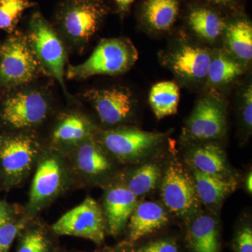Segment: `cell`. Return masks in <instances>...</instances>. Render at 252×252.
<instances>
[{
    "label": "cell",
    "mask_w": 252,
    "mask_h": 252,
    "mask_svg": "<svg viewBox=\"0 0 252 252\" xmlns=\"http://www.w3.org/2000/svg\"><path fill=\"white\" fill-rule=\"evenodd\" d=\"M138 59V53L127 39H103L85 62L69 66V79H86L98 74L116 75L130 69Z\"/></svg>",
    "instance_id": "6da1fadb"
},
{
    "label": "cell",
    "mask_w": 252,
    "mask_h": 252,
    "mask_svg": "<svg viewBox=\"0 0 252 252\" xmlns=\"http://www.w3.org/2000/svg\"><path fill=\"white\" fill-rule=\"evenodd\" d=\"M27 38L39 65L56 78L65 91L64 44L54 28L39 13H35L31 18Z\"/></svg>",
    "instance_id": "7a4b0ae2"
},
{
    "label": "cell",
    "mask_w": 252,
    "mask_h": 252,
    "mask_svg": "<svg viewBox=\"0 0 252 252\" xmlns=\"http://www.w3.org/2000/svg\"><path fill=\"white\" fill-rule=\"evenodd\" d=\"M107 10L97 0H68L57 18L64 36L74 45L86 44L98 29Z\"/></svg>",
    "instance_id": "3957f363"
},
{
    "label": "cell",
    "mask_w": 252,
    "mask_h": 252,
    "mask_svg": "<svg viewBox=\"0 0 252 252\" xmlns=\"http://www.w3.org/2000/svg\"><path fill=\"white\" fill-rule=\"evenodd\" d=\"M39 66L27 36L16 33L0 49V86L14 87L30 82Z\"/></svg>",
    "instance_id": "277c9868"
},
{
    "label": "cell",
    "mask_w": 252,
    "mask_h": 252,
    "mask_svg": "<svg viewBox=\"0 0 252 252\" xmlns=\"http://www.w3.org/2000/svg\"><path fill=\"white\" fill-rule=\"evenodd\" d=\"M52 229L58 235L79 237L99 244L104 238L103 213L94 199L88 198L63 215Z\"/></svg>",
    "instance_id": "5b68a950"
},
{
    "label": "cell",
    "mask_w": 252,
    "mask_h": 252,
    "mask_svg": "<svg viewBox=\"0 0 252 252\" xmlns=\"http://www.w3.org/2000/svg\"><path fill=\"white\" fill-rule=\"evenodd\" d=\"M48 111L49 102L44 94L36 90L19 91L5 99L1 119L14 128H26L41 124Z\"/></svg>",
    "instance_id": "8992f818"
},
{
    "label": "cell",
    "mask_w": 252,
    "mask_h": 252,
    "mask_svg": "<svg viewBox=\"0 0 252 252\" xmlns=\"http://www.w3.org/2000/svg\"><path fill=\"white\" fill-rule=\"evenodd\" d=\"M36 154V143L28 136L0 137V164L11 182H18L29 171Z\"/></svg>",
    "instance_id": "52a82bcc"
},
{
    "label": "cell",
    "mask_w": 252,
    "mask_h": 252,
    "mask_svg": "<svg viewBox=\"0 0 252 252\" xmlns=\"http://www.w3.org/2000/svg\"><path fill=\"white\" fill-rule=\"evenodd\" d=\"M162 135L157 132L125 127L107 131L103 142L111 153L120 159H133L147 154L160 143Z\"/></svg>",
    "instance_id": "ba28073f"
},
{
    "label": "cell",
    "mask_w": 252,
    "mask_h": 252,
    "mask_svg": "<svg viewBox=\"0 0 252 252\" xmlns=\"http://www.w3.org/2000/svg\"><path fill=\"white\" fill-rule=\"evenodd\" d=\"M162 180L161 195L165 205L176 215H187L198 196L193 181L177 164L168 167Z\"/></svg>",
    "instance_id": "9c48e42d"
},
{
    "label": "cell",
    "mask_w": 252,
    "mask_h": 252,
    "mask_svg": "<svg viewBox=\"0 0 252 252\" xmlns=\"http://www.w3.org/2000/svg\"><path fill=\"white\" fill-rule=\"evenodd\" d=\"M225 114L221 103L216 99L205 97L195 106L187 123L192 138L199 140L220 138L225 131Z\"/></svg>",
    "instance_id": "30bf717a"
},
{
    "label": "cell",
    "mask_w": 252,
    "mask_h": 252,
    "mask_svg": "<svg viewBox=\"0 0 252 252\" xmlns=\"http://www.w3.org/2000/svg\"><path fill=\"white\" fill-rule=\"evenodd\" d=\"M85 97L91 101L102 122L114 125L128 118L134 106L130 91L122 87L90 90Z\"/></svg>",
    "instance_id": "8fae6325"
},
{
    "label": "cell",
    "mask_w": 252,
    "mask_h": 252,
    "mask_svg": "<svg viewBox=\"0 0 252 252\" xmlns=\"http://www.w3.org/2000/svg\"><path fill=\"white\" fill-rule=\"evenodd\" d=\"M137 205V196L128 189L117 187L109 190L104 199V209L111 235L116 236L124 229Z\"/></svg>",
    "instance_id": "7c38bea8"
},
{
    "label": "cell",
    "mask_w": 252,
    "mask_h": 252,
    "mask_svg": "<svg viewBox=\"0 0 252 252\" xmlns=\"http://www.w3.org/2000/svg\"><path fill=\"white\" fill-rule=\"evenodd\" d=\"M212 57L202 48L184 46L171 56V67L178 75L190 79L200 80L207 77Z\"/></svg>",
    "instance_id": "4fadbf2b"
},
{
    "label": "cell",
    "mask_w": 252,
    "mask_h": 252,
    "mask_svg": "<svg viewBox=\"0 0 252 252\" xmlns=\"http://www.w3.org/2000/svg\"><path fill=\"white\" fill-rule=\"evenodd\" d=\"M129 220V239L135 243L161 228L168 221V216L158 204L145 201L137 205Z\"/></svg>",
    "instance_id": "5bb4252c"
},
{
    "label": "cell",
    "mask_w": 252,
    "mask_h": 252,
    "mask_svg": "<svg viewBox=\"0 0 252 252\" xmlns=\"http://www.w3.org/2000/svg\"><path fill=\"white\" fill-rule=\"evenodd\" d=\"M61 183L59 162L49 158L41 162L33 179L31 190V203L38 205L51 198L59 190Z\"/></svg>",
    "instance_id": "9a60e30c"
},
{
    "label": "cell",
    "mask_w": 252,
    "mask_h": 252,
    "mask_svg": "<svg viewBox=\"0 0 252 252\" xmlns=\"http://www.w3.org/2000/svg\"><path fill=\"white\" fill-rule=\"evenodd\" d=\"M187 240L194 252H219L220 242L216 220L208 215H200L189 226Z\"/></svg>",
    "instance_id": "2e32d148"
},
{
    "label": "cell",
    "mask_w": 252,
    "mask_h": 252,
    "mask_svg": "<svg viewBox=\"0 0 252 252\" xmlns=\"http://www.w3.org/2000/svg\"><path fill=\"white\" fill-rule=\"evenodd\" d=\"M194 185L197 195L204 203L216 205L234 190L236 182L224 175H210L195 170Z\"/></svg>",
    "instance_id": "e0dca14e"
},
{
    "label": "cell",
    "mask_w": 252,
    "mask_h": 252,
    "mask_svg": "<svg viewBox=\"0 0 252 252\" xmlns=\"http://www.w3.org/2000/svg\"><path fill=\"white\" fill-rule=\"evenodd\" d=\"M180 0H146L142 17L147 26L154 31H166L177 21Z\"/></svg>",
    "instance_id": "ac0fdd59"
},
{
    "label": "cell",
    "mask_w": 252,
    "mask_h": 252,
    "mask_svg": "<svg viewBox=\"0 0 252 252\" xmlns=\"http://www.w3.org/2000/svg\"><path fill=\"white\" fill-rule=\"evenodd\" d=\"M187 21L197 35L208 41L215 40L225 28L224 21L220 15L213 10L203 6L190 10Z\"/></svg>",
    "instance_id": "d6986e66"
},
{
    "label": "cell",
    "mask_w": 252,
    "mask_h": 252,
    "mask_svg": "<svg viewBox=\"0 0 252 252\" xmlns=\"http://www.w3.org/2000/svg\"><path fill=\"white\" fill-rule=\"evenodd\" d=\"M180 97L179 86L173 81H161L155 84L149 94V103L157 119L176 114Z\"/></svg>",
    "instance_id": "ffe728a7"
},
{
    "label": "cell",
    "mask_w": 252,
    "mask_h": 252,
    "mask_svg": "<svg viewBox=\"0 0 252 252\" xmlns=\"http://www.w3.org/2000/svg\"><path fill=\"white\" fill-rule=\"evenodd\" d=\"M225 41L231 52L242 61L252 59V26L247 20H238L225 28Z\"/></svg>",
    "instance_id": "44dd1931"
},
{
    "label": "cell",
    "mask_w": 252,
    "mask_h": 252,
    "mask_svg": "<svg viewBox=\"0 0 252 252\" xmlns=\"http://www.w3.org/2000/svg\"><path fill=\"white\" fill-rule=\"evenodd\" d=\"M195 170L210 174L224 175L227 170L224 152L215 144H207L195 149L190 157Z\"/></svg>",
    "instance_id": "7402d4cb"
},
{
    "label": "cell",
    "mask_w": 252,
    "mask_h": 252,
    "mask_svg": "<svg viewBox=\"0 0 252 252\" xmlns=\"http://www.w3.org/2000/svg\"><path fill=\"white\" fill-rule=\"evenodd\" d=\"M90 122L79 114H69L58 124L53 134L55 142L75 144L85 140L91 135Z\"/></svg>",
    "instance_id": "603a6c76"
},
{
    "label": "cell",
    "mask_w": 252,
    "mask_h": 252,
    "mask_svg": "<svg viewBox=\"0 0 252 252\" xmlns=\"http://www.w3.org/2000/svg\"><path fill=\"white\" fill-rule=\"evenodd\" d=\"M77 160L79 168L88 175H99L110 168L108 159L98 146L92 142L81 146L78 151Z\"/></svg>",
    "instance_id": "cb8c5ba5"
},
{
    "label": "cell",
    "mask_w": 252,
    "mask_h": 252,
    "mask_svg": "<svg viewBox=\"0 0 252 252\" xmlns=\"http://www.w3.org/2000/svg\"><path fill=\"white\" fill-rule=\"evenodd\" d=\"M242 73L243 67L240 63L220 54L212 59L207 77L212 85H223L234 80Z\"/></svg>",
    "instance_id": "d4e9b609"
},
{
    "label": "cell",
    "mask_w": 252,
    "mask_h": 252,
    "mask_svg": "<svg viewBox=\"0 0 252 252\" xmlns=\"http://www.w3.org/2000/svg\"><path fill=\"white\" fill-rule=\"evenodd\" d=\"M160 177V170L156 164H147L134 172L127 189L138 197L155 188Z\"/></svg>",
    "instance_id": "484cf974"
},
{
    "label": "cell",
    "mask_w": 252,
    "mask_h": 252,
    "mask_svg": "<svg viewBox=\"0 0 252 252\" xmlns=\"http://www.w3.org/2000/svg\"><path fill=\"white\" fill-rule=\"evenodd\" d=\"M34 5L29 0H0V29L14 31L23 12Z\"/></svg>",
    "instance_id": "4316f807"
},
{
    "label": "cell",
    "mask_w": 252,
    "mask_h": 252,
    "mask_svg": "<svg viewBox=\"0 0 252 252\" xmlns=\"http://www.w3.org/2000/svg\"><path fill=\"white\" fill-rule=\"evenodd\" d=\"M18 252H48V243L41 232L33 230L23 238Z\"/></svg>",
    "instance_id": "83f0119b"
},
{
    "label": "cell",
    "mask_w": 252,
    "mask_h": 252,
    "mask_svg": "<svg viewBox=\"0 0 252 252\" xmlns=\"http://www.w3.org/2000/svg\"><path fill=\"white\" fill-rule=\"evenodd\" d=\"M23 228L22 222H14L12 220L0 227V252H9L13 242Z\"/></svg>",
    "instance_id": "f1b7e54d"
},
{
    "label": "cell",
    "mask_w": 252,
    "mask_h": 252,
    "mask_svg": "<svg viewBox=\"0 0 252 252\" xmlns=\"http://www.w3.org/2000/svg\"><path fill=\"white\" fill-rule=\"evenodd\" d=\"M237 252H252V230L250 227H245L239 232L235 239Z\"/></svg>",
    "instance_id": "f546056e"
},
{
    "label": "cell",
    "mask_w": 252,
    "mask_h": 252,
    "mask_svg": "<svg viewBox=\"0 0 252 252\" xmlns=\"http://www.w3.org/2000/svg\"><path fill=\"white\" fill-rule=\"evenodd\" d=\"M137 252H179L175 244L169 240H158L147 244Z\"/></svg>",
    "instance_id": "4dcf8cb0"
},
{
    "label": "cell",
    "mask_w": 252,
    "mask_h": 252,
    "mask_svg": "<svg viewBox=\"0 0 252 252\" xmlns=\"http://www.w3.org/2000/svg\"><path fill=\"white\" fill-rule=\"evenodd\" d=\"M243 118L245 124L251 128L252 126V89L249 86L244 94Z\"/></svg>",
    "instance_id": "1f68e13d"
},
{
    "label": "cell",
    "mask_w": 252,
    "mask_h": 252,
    "mask_svg": "<svg viewBox=\"0 0 252 252\" xmlns=\"http://www.w3.org/2000/svg\"><path fill=\"white\" fill-rule=\"evenodd\" d=\"M11 220V209L4 202L0 201V227Z\"/></svg>",
    "instance_id": "d6a6232c"
},
{
    "label": "cell",
    "mask_w": 252,
    "mask_h": 252,
    "mask_svg": "<svg viewBox=\"0 0 252 252\" xmlns=\"http://www.w3.org/2000/svg\"><path fill=\"white\" fill-rule=\"evenodd\" d=\"M135 0H114L121 11H126L130 7Z\"/></svg>",
    "instance_id": "836d02e7"
},
{
    "label": "cell",
    "mask_w": 252,
    "mask_h": 252,
    "mask_svg": "<svg viewBox=\"0 0 252 252\" xmlns=\"http://www.w3.org/2000/svg\"><path fill=\"white\" fill-rule=\"evenodd\" d=\"M210 1L220 6H229L235 3L236 0H210Z\"/></svg>",
    "instance_id": "e575fe53"
},
{
    "label": "cell",
    "mask_w": 252,
    "mask_h": 252,
    "mask_svg": "<svg viewBox=\"0 0 252 252\" xmlns=\"http://www.w3.org/2000/svg\"><path fill=\"white\" fill-rule=\"evenodd\" d=\"M247 186H248V189L249 191L251 193L252 192V173L249 175L248 180H247Z\"/></svg>",
    "instance_id": "d590c367"
},
{
    "label": "cell",
    "mask_w": 252,
    "mask_h": 252,
    "mask_svg": "<svg viewBox=\"0 0 252 252\" xmlns=\"http://www.w3.org/2000/svg\"><path fill=\"white\" fill-rule=\"evenodd\" d=\"M113 252H135L128 251V250H120V251Z\"/></svg>",
    "instance_id": "8d00e7d4"
}]
</instances>
